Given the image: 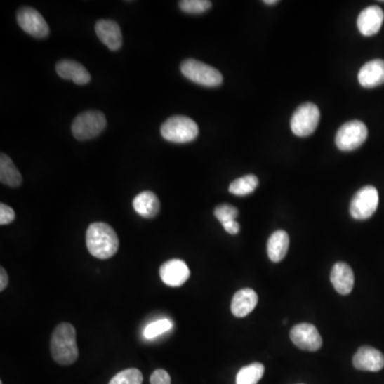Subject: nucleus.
Here are the masks:
<instances>
[{"mask_svg": "<svg viewBox=\"0 0 384 384\" xmlns=\"http://www.w3.org/2000/svg\"><path fill=\"white\" fill-rule=\"evenodd\" d=\"M258 186V178L253 174H249V176H242V178L232 182L229 187V191L235 196H248V194H252Z\"/></svg>", "mask_w": 384, "mask_h": 384, "instance_id": "obj_23", "label": "nucleus"}, {"mask_svg": "<svg viewBox=\"0 0 384 384\" xmlns=\"http://www.w3.org/2000/svg\"><path fill=\"white\" fill-rule=\"evenodd\" d=\"M258 293L251 289L238 291L232 300L231 311L236 317H246L258 305Z\"/></svg>", "mask_w": 384, "mask_h": 384, "instance_id": "obj_17", "label": "nucleus"}, {"mask_svg": "<svg viewBox=\"0 0 384 384\" xmlns=\"http://www.w3.org/2000/svg\"><path fill=\"white\" fill-rule=\"evenodd\" d=\"M143 376L139 369H128L117 373L109 384H143Z\"/></svg>", "mask_w": 384, "mask_h": 384, "instance_id": "obj_25", "label": "nucleus"}, {"mask_svg": "<svg viewBox=\"0 0 384 384\" xmlns=\"http://www.w3.org/2000/svg\"><path fill=\"white\" fill-rule=\"evenodd\" d=\"M223 225V227H225V231H227V233L231 234V235H236V234L239 233L240 225L236 220L230 221V223H225V225Z\"/></svg>", "mask_w": 384, "mask_h": 384, "instance_id": "obj_30", "label": "nucleus"}, {"mask_svg": "<svg viewBox=\"0 0 384 384\" xmlns=\"http://www.w3.org/2000/svg\"><path fill=\"white\" fill-rule=\"evenodd\" d=\"M106 125V118L102 112L90 110L76 117L72 124V133L77 140H90L100 135Z\"/></svg>", "mask_w": 384, "mask_h": 384, "instance_id": "obj_5", "label": "nucleus"}, {"mask_svg": "<svg viewBox=\"0 0 384 384\" xmlns=\"http://www.w3.org/2000/svg\"><path fill=\"white\" fill-rule=\"evenodd\" d=\"M0 384H3V381H0Z\"/></svg>", "mask_w": 384, "mask_h": 384, "instance_id": "obj_33", "label": "nucleus"}, {"mask_svg": "<svg viewBox=\"0 0 384 384\" xmlns=\"http://www.w3.org/2000/svg\"><path fill=\"white\" fill-rule=\"evenodd\" d=\"M8 283H9V278H8V273L4 267L0 268V291H5L7 289Z\"/></svg>", "mask_w": 384, "mask_h": 384, "instance_id": "obj_31", "label": "nucleus"}, {"mask_svg": "<svg viewBox=\"0 0 384 384\" xmlns=\"http://www.w3.org/2000/svg\"><path fill=\"white\" fill-rule=\"evenodd\" d=\"M133 206L135 213L147 219H152L159 213L160 203L154 192L143 191L133 199Z\"/></svg>", "mask_w": 384, "mask_h": 384, "instance_id": "obj_19", "label": "nucleus"}, {"mask_svg": "<svg viewBox=\"0 0 384 384\" xmlns=\"http://www.w3.org/2000/svg\"><path fill=\"white\" fill-rule=\"evenodd\" d=\"M352 363L359 371L376 373L384 367V355L373 347L363 346L355 353Z\"/></svg>", "mask_w": 384, "mask_h": 384, "instance_id": "obj_12", "label": "nucleus"}, {"mask_svg": "<svg viewBox=\"0 0 384 384\" xmlns=\"http://www.w3.org/2000/svg\"><path fill=\"white\" fill-rule=\"evenodd\" d=\"M367 135L369 131L364 123L357 120L350 121L345 123L336 133V147L340 151H355L366 141Z\"/></svg>", "mask_w": 384, "mask_h": 384, "instance_id": "obj_6", "label": "nucleus"}, {"mask_svg": "<svg viewBox=\"0 0 384 384\" xmlns=\"http://www.w3.org/2000/svg\"><path fill=\"white\" fill-rule=\"evenodd\" d=\"M358 79L360 85L367 89L383 85L384 60L375 59L365 63L359 72Z\"/></svg>", "mask_w": 384, "mask_h": 384, "instance_id": "obj_15", "label": "nucleus"}, {"mask_svg": "<svg viewBox=\"0 0 384 384\" xmlns=\"http://www.w3.org/2000/svg\"><path fill=\"white\" fill-rule=\"evenodd\" d=\"M51 357L58 364L67 366L77 360L78 351L76 343V330L69 322H62L53 330L51 340Z\"/></svg>", "mask_w": 384, "mask_h": 384, "instance_id": "obj_2", "label": "nucleus"}, {"mask_svg": "<svg viewBox=\"0 0 384 384\" xmlns=\"http://www.w3.org/2000/svg\"><path fill=\"white\" fill-rule=\"evenodd\" d=\"M289 248V234L282 230L274 232L269 237L267 252L271 262L279 263L286 256Z\"/></svg>", "mask_w": 384, "mask_h": 384, "instance_id": "obj_20", "label": "nucleus"}, {"mask_svg": "<svg viewBox=\"0 0 384 384\" xmlns=\"http://www.w3.org/2000/svg\"><path fill=\"white\" fill-rule=\"evenodd\" d=\"M215 216L223 225L235 220L238 216V209L230 204L219 205L216 207Z\"/></svg>", "mask_w": 384, "mask_h": 384, "instance_id": "obj_27", "label": "nucleus"}, {"mask_svg": "<svg viewBox=\"0 0 384 384\" xmlns=\"http://www.w3.org/2000/svg\"><path fill=\"white\" fill-rule=\"evenodd\" d=\"M180 8L185 13L202 14L211 9V3L208 0H183Z\"/></svg>", "mask_w": 384, "mask_h": 384, "instance_id": "obj_26", "label": "nucleus"}, {"mask_svg": "<svg viewBox=\"0 0 384 384\" xmlns=\"http://www.w3.org/2000/svg\"><path fill=\"white\" fill-rule=\"evenodd\" d=\"M162 138L173 143H188L198 137L199 127L192 119L173 116L168 119L160 128Z\"/></svg>", "mask_w": 384, "mask_h": 384, "instance_id": "obj_3", "label": "nucleus"}, {"mask_svg": "<svg viewBox=\"0 0 384 384\" xmlns=\"http://www.w3.org/2000/svg\"><path fill=\"white\" fill-rule=\"evenodd\" d=\"M159 276L162 282L168 286L180 287L187 282L190 277V270L182 260H170L161 265Z\"/></svg>", "mask_w": 384, "mask_h": 384, "instance_id": "obj_11", "label": "nucleus"}, {"mask_svg": "<svg viewBox=\"0 0 384 384\" xmlns=\"http://www.w3.org/2000/svg\"><path fill=\"white\" fill-rule=\"evenodd\" d=\"M379 204V194L373 186L363 187L355 194L350 203V215L357 220H366L376 213Z\"/></svg>", "mask_w": 384, "mask_h": 384, "instance_id": "obj_8", "label": "nucleus"}, {"mask_svg": "<svg viewBox=\"0 0 384 384\" xmlns=\"http://www.w3.org/2000/svg\"><path fill=\"white\" fill-rule=\"evenodd\" d=\"M384 13L379 6H371L361 12L358 18L359 30L365 37H371L378 34L383 24Z\"/></svg>", "mask_w": 384, "mask_h": 384, "instance_id": "obj_14", "label": "nucleus"}, {"mask_svg": "<svg viewBox=\"0 0 384 384\" xmlns=\"http://www.w3.org/2000/svg\"><path fill=\"white\" fill-rule=\"evenodd\" d=\"M180 71L187 79L203 87H219L223 81L220 72L196 59L185 60L180 65Z\"/></svg>", "mask_w": 384, "mask_h": 384, "instance_id": "obj_4", "label": "nucleus"}, {"mask_svg": "<svg viewBox=\"0 0 384 384\" xmlns=\"http://www.w3.org/2000/svg\"><path fill=\"white\" fill-rule=\"evenodd\" d=\"M289 336L293 345L301 350L317 351L322 345V336L318 332L317 328L307 322L293 326Z\"/></svg>", "mask_w": 384, "mask_h": 384, "instance_id": "obj_10", "label": "nucleus"}, {"mask_svg": "<svg viewBox=\"0 0 384 384\" xmlns=\"http://www.w3.org/2000/svg\"><path fill=\"white\" fill-rule=\"evenodd\" d=\"M331 282L338 293L349 295L355 285V274L351 267L346 263H336L332 268Z\"/></svg>", "mask_w": 384, "mask_h": 384, "instance_id": "obj_16", "label": "nucleus"}, {"mask_svg": "<svg viewBox=\"0 0 384 384\" xmlns=\"http://www.w3.org/2000/svg\"><path fill=\"white\" fill-rule=\"evenodd\" d=\"M265 367L260 363H252L242 367L236 376V384H258L264 376Z\"/></svg>", "mask_w": 384, "mask_h": 384, "instance_id": "obj_22", "label": "nucleus"}, {"mask_svg": "<svg viewBox=\"0 0 384 384\" xmlns=\"http://www.w3.org/2000/svg\"><path fill=\"white\" fill-rule=\"evenodd\" d=\"M95 32L102 44L110 51H118L122 46V32L118 22L110 20H98L95 25Z\"/></svg>", "mask_w": 384, "mask_h": 384, "instance_id": "obj_13", "label": "nucleus"}, {"mask_svg": "<svg viewBox=\"0 0 384 384\" xmlns=\"http://www.w3.org/2000/svg\"><path fill=\"white\" fill-rule=\"evenodd\" d=\"M173 328V322L171 320L164 318V319L155 320L145 326L143 330V336L145 340H154L157 336L167 333Z\"/></svg>", "mask_w": 384, "mask_h": 384, "instance_id": "obj_24", "label": "nucleus"}, {"mask_svg": "<svg viewBox=\"0 0 384 384\" xmlns=\"http://www.w3.org/2000/svg\"><path fill=\"white\" fill-rule=\"evenodd\" d=\"M0 182L10 187H18L22 182V174L5 153L0 155Z\"/></svg>", "mask_w": 384, "mask_h": 384, "instance_id": "obj_21", "label": "nucleus"}, {"mask_svg": "<svg viewBox=\"0 0 384 384\" xmlns=\"http://www.w3.org/2000/svg\"><path fill=\"white\" fill-rule=\"evenodd\" d=\"M18 22L25 32L34 38L44 39L49 34L46 20L34 8L24 7L18 10Z\"/></svg>", "mask_w": 384, "mask_h": 384, "instance_id": "obj_9", "label": "nucleus"}, {"mask_svg": "<svg viewBox=\"0 0 384 384\" xmlns=\"http://www.w3.org/2000/svg\"><path fill=\"white\" fill-rule=\"evenodd\" d=\"M263 3H264L265 5L272 6V5H276V4H278L279 1L278 0H264Z\"/></svg>", "mask_w": 384, "mask_h": 384, "instance_id": "obj_32", "label": "nucleus"}, {"mask_svg": "<svg viewBox=\"0 0 384 384\" xmlns=\"http://www.w3.org/2000/svg\"><path fill=\"white\" fill-rule=\"evenodd\" d=\"M15 219V213L11 207L1 203L0 204V225H7L13 223Z\"/></svg>", "mask_w": 384, "mask_h": 384, "instance_id": "obj_28", "label": "nucleus"}, {"mask_svg": "<svg viewBox=\"0 0 384 384\" xmlns=\"http://www.w3.org/2000/svg\"><path fill=\"white\" fill-rule=\"evenodd\" d=\"M56 69L61 78L72 80L76 85H87L91 80V76L87 69L74 60L60 61L57 63Z\"/></svg>", "mask_w": 384, "mask_h": 384, "instance_id": "obj_18", "label": "nucleus"}, {"mask_svg": "<svg viewBox=\"0 0 384 384\" xmlns=\"http://www.w3.org/2000/svg\"><path fill=\"white\" fill-rule=\"evenodd\" d=\"M150 381L151 384H171V377L164 369H156L152 373Z\"/></svg>", "mask_w": 384, "mask_h": 384, "instance_id": "obj_29", "label": "nucleus"}, {"mask_svg": "<svg viewBox=\"0 0 384 384\" xmlns=\"http://www.w3.org/2000/svg\"><path fill=\"white\" fill-rule=\"evenodd\" d=\"M320 112L313 102H305L298 107L291 120V131L298 137H307L317 128Z\"/></svg>", "mask_w": 384, "mask_h": 384, "instance_id": "obj_7", "label": "nucleus"}, {"mask_svg": "<svg viewBox=\"0 0 384 384\" xmlns=\"http://www.w3.org/2000/svg\"><path fill=\"white\" fill-rule=\"evenodd\" d=\"M88 251L94 258L107 260L116 256L119 249V238L116 231L104 223H92L87 230Z\"/></svg>", "mask_w": 384, "mask_h": 384, "instance_id": "obj_1", "label": "nucleus"}]
</instances>
